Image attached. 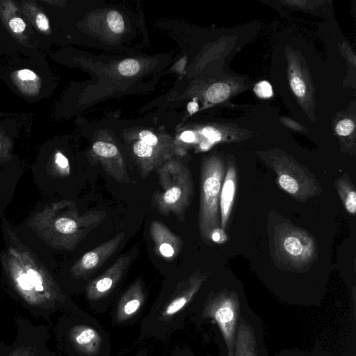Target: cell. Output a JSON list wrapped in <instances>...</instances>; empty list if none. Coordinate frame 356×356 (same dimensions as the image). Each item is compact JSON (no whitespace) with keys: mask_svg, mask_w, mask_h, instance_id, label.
<instances>
[{"mask_svg":"<svg viewBox=\"0 0 356 356\" xmlns=\"http://www.w3.org/2000/svg\"><path fill=\"white\" fill-rule=\"evenodd\" d=\"M207 277V274L197 270L166 286L142 321L140 339L163 341L173 332L183 329L191 305Z\"/></svg>","mask_w":356,"mask_h":356,"instance_id":"6da1fadb","label":"cell"},{"mask_svg":"<svg viewBox=\"0 0 356 356\" xmlns=\"http://www.w3.org/2000/svg\"><path fill=\"white\" fill-rule=\"evenodd\" d=\"M4 257V265L13 286L29 305L58 306L70 314H88L67 302L50 274L29 251L10 247Z\"/></svg>","mask_w":356,"mask_h":356,"instance_id":"7a4b0ae2","label":"cell"},{"mask_svg":"<svg viewBox=\"0 0 356 356\" xmlns=\"http://www.w3.org/2000/svg\"><path fill=\"white\" fill-rule=\"evenodd\" d=\"M106 216V212L104 210L89 211L79 216L75 203L65 201L41 213L38 218L40 222L38 227L44 229L54 246L71 250Z\"/></svg>","mask_w":356,"mask_h":356,"instance_id":"3957f363","label":"cell"},{"mask_svg":"<svg viewBox=\"0 0 356 356\" xmlns=\"http://www.w3.org/2000/svg\"><path fill=\"white\" fill-rule=\"evenodd\" d=\"M240 302L235 291H211L201 300H194L188 318L196 324L211 320L218 326L226 343L227 356H234Z\"/></svg>","mask_w":356,"mask_h":356,"instance_id":"277c9868","label":"cell"},{"mask_svg":"<svg viewBox=\"0 0 356 356\" xmlns=\"http://www.w3.org/2000/svg\"><path fill=\"white\" fill-rule=\"evenodd\" d=\"M161 191L152 195V204L162 215L172 213L183 220L193 196V184L188 169L177 161L164 162L157 168Z\"/></svg>","mask_w":356,"mask_h":356,"instance_id":"5b68a950","label":"cell"},{"mask_svg":"<svg viewBox=\"0 0 356 356\" xmlns=\"http://www.w3.org/2000/svg\"><path fill=\"white\" fill-rule=\"evenodd\" d=\"M225 172L218 157L207 159L201 166L198 229L202 241L209 245L211 234L220 228L219 201Z\"/></svg>","mask_w":356,"mask_h":356,"instance_id":"8992f818","label":"cell"},{"mask_svg":"<svg viewBox=\"0 0 356 356\" xmlns=\"http://www.w3.org/2000/svg\"><path fill=\"white\" fill-rule=\"evenodd\" d=\"M63 334L68 356H111L108 332L89 314H70Z\"/></svg>","mask_w":356,"mask_h":356,"instance_id":"52a82bcc","label":"cell"},{"mask_svg":"<svg viewBox=\"0 0 356 356\" xmlns=\"http://www.w3.org/2000/svg\"><path fill=\"white\" fill-rule=\"evenodd\" d=\"M273 248L276 263L293 270L305 268L318 257L317 245L313 236L289 223L275 227Z\"/></svg>","mask_w":356,"mask_h":356,"instance_id":"ba28073f","label":"cell"},{"mask_svg":"<svg viewBox=\"0 0 356 356\" xmlns=\"http://www.w3.org/2000/svg\"><path fill=\"white\" fill-rule=\"evenodd\" d=\"M131 252L119 257L106 271L88 282L85 286L86 300L94 312H106L111 296L121 282L132 260Z\"/></svg>","mask_w":356,"mask_h":356,"instance_id":"9c48e42d","label":"cell"},{"mask_svg":"<svg viewBox=\"0 0 356 356\" xmlns=\"http://www.w3.org/2000/svg\"><path fill=\"white\" fill-rule=\"evenodd\" d=\"M270 167L280 187L299 202H305L321 193V187L307 169L286 159L273 161Z\"/></svg>","mask_w":356,"mask_h":356,"instance_id":"30bf717a","label":"cell"},{"mask_svg":"<svg viewBox=\"0 0 356 356\" xmlns=\"http://www.w3.org/2000/svg\"><path fill=\"white\" fill-rule=\"evenodd\" d=\"M146 292L140 277L134 280L117 300L111 312L112 323L126 326L136 322L144 310Z\"/></svg>","mask_w":356,"mask_h":356,"instance_id":"8fae6325","label":"cell"},{"mask_svg":"<svg viewBox=\"0 0 356 356\" xmlns=\"http://www.w3.org/2000/svg\"><path fill=\"white\" fill-rule=\"evenodd\" d=\"M124 237L125 233L120 232L110 240L86 252L71 268L72 277L77 280H88L115 252Z\"/></svg>","mask_w":356,"mask_h":356,"instance_id":"7c38bea8","label":"cell"},{"mask_svg":"<svg viewBox=\"0 0 356 356\" xmlns=\"http://www.w3.org/2000/svg\"><path fill=\"white\" fill-rule=\"evenodd\" d=\"M92 152L99 159L107 175L119 183L131 181L126 165L114 144L98 140L93 144Z\"/></svg>","mask_w":356,"mask_h":356,"instance_id":"4fadbf2b","label":"cell"},{"mask_svg":"<svg viewBox=\"0 0 356 356\" xmlns=\"http://www.w3.org/2000/svg\"><path fill=\"white\" fill-rule=\"evenodd\" d=\"M149 233L156 254L167 261L174 260L180 253L183 240L174 234L165 225L158 220H152Z\"/></svg>","mask_w":356,"mask_h":356,"instance_id":"5bb4252c","label":"cell"},{"mask_svg":"<svg viewBox=\"0 0 356 356\" xmlns=\"http://www.w3.org/2000/svg\"><path fill=\"white\" fill-rule=\"evenodd\" d=\"M237 185V174L233 165H229L225 174L220 193V228L225 231L231 215Z\"/></svg>","mask_w":356,"mask_h":356,"instance_id":"9a60e30c","label":"cell"},{"mask_svg":"<svg viewBox=\"0 0 356 356\" xmlns=\"http://www.w3.org/2000/svg\"><path fill=\"white\" fill-rule=\"evenodd\" d=\"M257 343L252 327L242 318L237 326L234 356H257Z\"/></svg>","mask_w":356,"mask_h":356,"instance_id":"2e32d148","label":"cell"},{"mask_svg":"<svg viewBox=\"0 0 356 356\" xmlns=\"http://www.w3.org/2000/svg\"><path fill=\"white\" fill-rule=\"evenodd\" d=\"M336 188L346 211L349 213L355 215L356 213V191L347 175H343L336 181Z\"/></svg>","mask_w":356,"mask_h":356,"instance_id":"e0dca14e","label":"cell"},{"mask_svg":"<svg viewBox=\"0 0 356 356\" xmlns=\"http://www.w3.org/2000/svg\"><path fill=\"white\" fill-rule=\"evenodd\" d=\"M230 92L229 86L225 83H216L211 85L206 92L207 99L212 103H219L225 100Z\"/></svg>","mask_w":356,"mask_h":356,"instance_id":"ac0fdd59","label":"cell"},{"mask_svg":"<svg viewBox=\"0 0 356 356\" xmlns=\"http://www.w3.org/2000/svg\"><path fill=\"white\" fill-rule=\"evenodd\" d=\"M140 65L139 63L134 59L129 58L122 60L118 65L119 72L127 76H131L136 74L140 70Z\"/></svg>","mask_w":356,"mask_h":356,"instance_id":"d6986e66","label":"cell"},{"mask_svg":"<svg viewBox=\"0 0 356 356\" xmlns=\"http://www.w3.org/2000/svg\"><path fill=\"white\" fill-rule=\"evenodd\" d=\"M107 22L112 31L120 33L124 31V24L122 15L115 10H112L107 15Z\"/></svg>","mask_w":356,"mask_h":356,"instance_id":"ffe728a7","label":"cell"},{"mask_svg":"<svg viewBox=\"0 0 356 356\" xmlns=\"http://www.w3.org/2000/svg\"><path fill=\"white\" fill-rule=\"evenodd\" d=\"M54 162L58 173L62 175H68L70 167L67 159L60 152H57L55 155Z\"/></svg>","mask_w":356,"mask_h":356,"instance_id":"44dd1931","label":"cell"},{"mask_svg":"<svg viewBox=\"0 0 356 356\" xmlns=\"http://www.w3.org/2000/svg\"><path fill=\"white\" fill-rule=\"evenodd\" d=\"M354 122L349 119H344L338 122L336 126L337 133L342 136L350 135L354 130Z\"/></svg>","mask_w":356,"mask_h":356,"instance_id":"7402d4cb","label":"cell"},{"mask_svg":"<svg viewBox=\"0 0 356 356\" xmlns=\"http://www.w3.org/2000/svg\"><path fill=\"white\" fill-rule=\"evenodd\" d=\"M254 92L261 98H269L273 95V89L267 81H261L257 83L254 88Z\"/></svg>","mask_w":356,"mask_h":356,"instance_id":"603a6c76","label":"cell"},{"mask_svg":"<svg viewBox=\"0 0 356 356\" xmlns=\"http://www.w3.org/2000/svg\"><path fill=\"white\" fill-rule=\"evenodd\" d=\"M290 85L293 93L298 97H302L306 93V86L299 76H293L290 81Z\"/></svg>","mask_w":356,"mask_h":356,"instance_id":"cb8c5ba5","label":"cell"},{"mask_svg":"<svg viewBox=\"0 0 356 356\" xmlns=\"http://www.w3.org/2000/svg\"><path fill=\"white\" fill-rule=\"evenodd\" d=\"M202 134L211 144L220 140L222 136L219 131L213 127H207L202 129Z\"/></svg>","mask_w":356,"mask_h":356,"instance_id":"d4e9b609","label":"cell"},{"mask_svg":"<svg viewBox=\"0 0 356 356\" xmlns=\"http://www.w3.org/2000/svg\"><path fill=\"white\" fill-rule=\"evenodd\" d=\"M140 141L149 145L156 147L159 145L158 138L149 131H142L139 134Z\"/></svg>","mask_w":356,"mask_h":356,"instance_id":"484cf974","label":"cell"},{"mask_svg":"<svg viewBox=\"0 0 356 356\" xmlns=\"http://www.w3.org/2000/svg\"><path fill=\"white\" fill-rule=\"evenodd\" d=\"M170 356H195L192 350L187 346H176L170 352Z\"/></svg>","mask_w":356,"mask_h":356,"instance_id":"4316f807","label":"cell"},{"mask_svg":"<svg viewBox=\"0 0 356 356\" xmlns=\"http://www.w3.org/2000/svg\"><path fill=\"white\" fill-rule=\"evenodd\" d=\"M9 26L15 33H21L26 27L24 22L19 17H14L10 19Z\"/></svg>","mask_w":356,"mask_h":356,"instance_id":"83f0119b","label":"cell"},{"mask_svg":"<svg viewBox=\"0 0 356 356\" xmlns=\"http://www.w3.org/2000/svg\"><path fill=\"white\" fill-rule=\"evenodd\" d=\"M227 240V235L221 228L215 230L211 235V242L222 243Z\"/></svg>","mask_w":356,"mask_h":356,"instance_id":"f1b7e54d","label":"cell"},{"mask_svg":"<svg viewBox=\"0 0 356 356\" xmlns=\"http://www.w3.org/2000/svg\"><path fill=\"white\" fill-rule=\"evenodd\" d=\"M17 76L20 80L22 81H31L36 78L35 74L28 69L21 70L17 72Z\"/></svg>","mask_w":356,"mask_h":356,"instance_id":"f546056e","label":"cell"},{"mask_svg":"<svg viewBox=\"0 0 356 356\" xmlns=\"http://www.w3.org/2000/svg\"><path fill=\"white\" fill-rule=\"evenodd\" d=\"M36 24L41 31H47L49 29V21L47 17L40 13L36 17Z\"/></svg>","mask_w":356,"mask_h":356,"instance_id":"4dcf8cb0","label":"cell"},{"mask_svg":"<svg viewBox=\"0 0 356 356\" xmlns=\"http://www.w3.org/2000/svg\"><path fill=\"white\" fill-rule=\"evenodd\" d=\"M180 138L185 143H193L195 140V135L191 131H186L181 134Z\"/></svg>","mask_w":356,"mask_h":356,"instance_id":"1f68e13d","label":"cell"},{"mask_svg":"<svg viewBox=\"0 0 356 356\" xmlns=\"http://www.w3.org/2000/svg\"><path fill=\"white\" fill-rule=\"evenodd\" d=\"M132 356H151V351L149 348L143 347L136 352Z\"/></svg>","mask_w":356,"mask_h":356,"instance_id":"d6a6232c","label":"cell"},{"mask_svg":"<svg viewBox=\"0 0 356 356\" xmlns=\"http://www.w3.org/2000/svg\"><path fill=\"white\" fill-rule=\"evenodd\" d=\"M198 104L195 101L191 102L187 105V109L190 114H193L198 110Z\"/></svg>","mask_w":356,"mask_h":356,"instance_id":"836d02e7","label":"cell"}]
</instances>
